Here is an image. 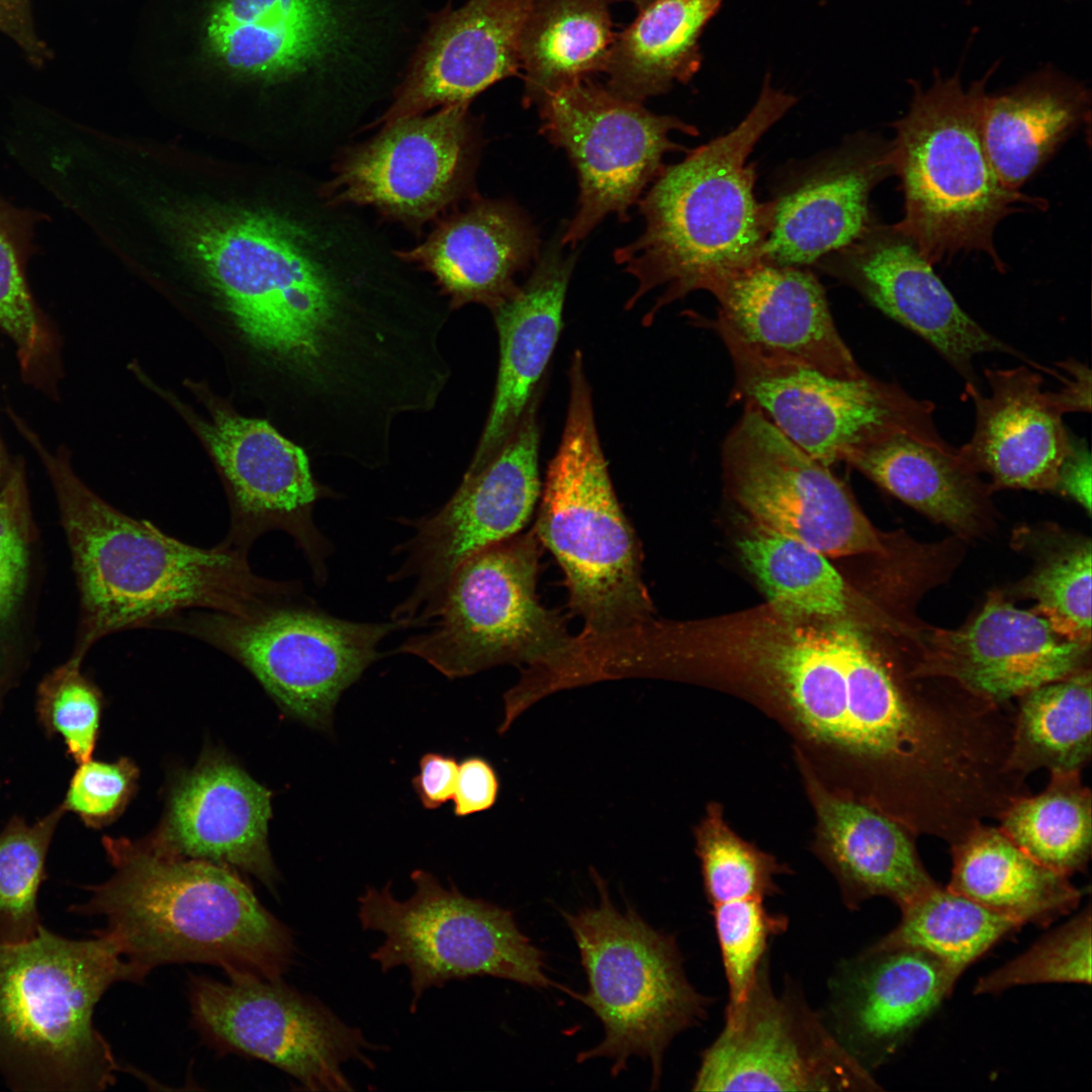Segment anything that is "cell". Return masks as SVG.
<instances>
[{
	"label": "cell",
	"mask_w": 1092,
	"mask_h": 1092,
	"mask_svg": "<svg viewBox=\"0 0 1092 1092\" xmlns=\"http://www.w3.org/2000/svg\"><path fill=\"white\" fill-rule=\"evenodd\" d=\"M139 770L128 758L79 763L61 803L88 827L100 828L120 815L133 792Z\"/></svg>",
	"instance_id": "obj_49"
},
{
	"label": "cell",
	"mask_w": 1092,
	"mask_h": 1092,
	"mask_svg": "<svg viewBox=\"0 0 1092 1092\" xmlns=\"http://www.w3.org/2000/svg\"><path fill=\"white\" fill-rule=\"evenodd\" d=\"M537 395L499 450L479 468L466 470L438 512L411 521L414 534L397 547L402 560L389 577L414 580L391 614L404 629L429 624L456 568L482 548L520 533L532 516L541 493Z\"/></svg>",
	"instance_id": "obj_15"
},
{
	"label": "cell",
	"mask_w": 1092,
	"mask_h": 1092,
	"mask_svg": "<svg viewBox=\"0 0 1092 1092\" xmlns=\"http://www.w3.org/2000/svg\"><path fill=\"white\" fill-rule=\"evenodd\" d=\"M38 535L22 461L0 487V698L14 679L32 603Z\"/></svg>",
	"instance_id": "obj_42"
},
{
	"label": "cell",
	"mask_w": 1092,
	"mask_h": 1092,
	"mask_svg": "<svg viewBox=\"0 0 1092 1092\" xmlns=\"http://www.w3.org/2000/svg\"><path fill=\"white\" fill-rule=\"evenodd\" d=\"M18 431L48 473L71 553L79 594L71 655L84 659L104 637L190 611L247 613L300 586L259 575L245 551L197 547L120 512L79 478L66 448L51 451L26 424Z\"/></svg>",
	"instance_id": "obj_2"
},
{
	"label": "cell",
	"mask_w": 1092,
	"mask_h": 1092,
	"mask_svg": "<svg viewBox=\"0 0 1092 1092\" xmlns=\"http://www.w3.org/2000/svg\"><path fill=\"white\" fill-rule=\"evenodd\" d=\"M40 214L0 197V328L16 348L22 378L50 396L61 376L57 332L28 288L26 263Z\"/></svg>",
	"instance_id": "obj_38"
},
{
	"label": "cell",
	"mask_w": 1092,
	"mask_h": 1092,
	"mask_svg": "<svg viewBox=\"0 0 1092 1092\" xmlns=\"http://www.w3.org/2000/svg\"><path fill=\"white\" fill-rule=\"evenodd\" d=\"M704 290L719 302L713 329L758 354L839 378L867 374L840 337L824 289L811 272L761 260Z\"/></svg>",
	"instance_id": "obj_22"
},
{
	"label": "cell",
	"mask_w": 1092,
	"mask_h": 1092,
	"mask_svg": "<svg viewBox=\"0 0 1092 1092\" xmlns=\"http://www.w3.org/2000/svg\"><path fill=\"white\" fill-rule=\"evenodd\" d=\"M1038 983H1091V914L1088 907L1026 951L978 980L977 994Z\"/></svg>",
	"instance_id": "obj_47"
},
{
	"label": "cell",
	"mask_w": 1092,
	"mask_h": 1092,
	"mask_svg": "<svg viewBox=\"0 0 1092 1092\" xmlns=\"http://www.w3.org/2000/svg\"><path fill=\"white\" fill-rule=\"evenodd\" d=\"M538 105L542 133L564 149L578 175L577 210L560 241L571 248L610 213L629 219V208L665 166V154L685 150L669 139L671 131L698 133L679 118L655 114L590 77L549 93Z\"/></svg>",
	"instance_id": "obj_16"
},
{
	"label": "cell",
	"mask_w": 1092,
	"mask_h": 1092,
	"mask_svg": "<svg viewBox=\"0 0 1092 1092\" xmlns=\"http://www.w3.org/2000/svg\"><path fill=\"white\" fill-rule=\"evenodd\" d=\"M739 549L777 613L828 620L848 615L849 589L822 552L759 525Z\"/></svg>",
	"instance_id": "obj_39"
},
{
	"label": "cell",
	"mask_w": 1092,
	"mask_h": 1092,
	"mask_svg": "<svg viewBox=\"0 0 1092 1092\" xmlns=\"http://www.w3.org/2000/svg\"><path fill=\"white\" fill-rule=\"evenodd\" d=\"M15 461L9 457L5 446L0 438V487L8 480L14 468Z\"/></svg>",
	"instance_id": "obj_55"
},
{
	"label": "cell",
	"mask_w": 1092,
	"mask_h": 1092,
	"mask_svg": "<svg viewBox=\"0 0 1092 1092\" xmlns=\"http://www.w3.org/2000/svg\"><path fill=\"white\" fill-rule=\"evenodd\" d=\"M301 588L247 613L197 610L159 624L215 647L246 667L288 715L330 731L342 694L380 657L378 647L403 629L393 621L335 617Z\"/></svg>",
	"instance_id": "obj_9"
},
{
	"label": "cell",
	"mask_w": 1092,
	"mask_h": 1092,
	"mask_svg": "<svg viewBox=\"0 0 1092 1092\" xmlns=\"http://www.w3.org/2000/svg\"><path fill=\"white\" fill-rule=\"evenodd\" d=\"M0 30L33 58L42 57L43 49L33 32L27 0H0Z\"/></svg>",
	"instance_id": "obj_54"
},
{
	"label": "cell",
	"mask_w": 1092,
	"mask_h": 1092,
	"mask_svg": "<svg viewBox=\"0 0 1092 1092\" xmlns=\"http://www.w3.org/2000/svg\"><path fill=\"white\" fill-rule=\"evenodd\" d=\"M694 1091L880 1089L838 1041L823 1015L787 983L776 992L769 952L745 997L726 1005L724 1025L703 1052Z\"/></svg>",
	"instance_id": "obj_14"
},
{
	"label": "cell",
	"mask_w": 1092,
	"mask_h": 1092,
	"mask_svg": "<svg viewBox=\"0 0 1092 1092\" xmlns=\"http://www.w3.org/2000/svg\"><path fill=\"white\" fill-rule=\"evenodd\" d=\"M611 1H613V0H611ZM619 1H630V2L634 3L635 5H637L640 8V7L646 5L647 3H649V2H651L653 0H619Z\"/></svg>",
	"instance_id": "obj_56"
},
{
	"label": "cell",
	"mask_w": 1092,
	"mask_h": 1092,
	"mask_svg": "<svg viewBox=\"0 0 1092 1092\" xmlns=\"http://www.w3.org/2000/svg\"><path fill=\"white\" fill-rule=\"evenodd\" d=\"M846 463L903 503L962 537H979L993 514V489L954 450L905 433L863 448Z\"/></svg>",
	"instance_id": "obj_33"
},
{
	"label": "cell",
	"mask_w": 1092,
	"mask_h": 1092,
	"mask_svg": "<svg viewBox=\"0 0 1092 1092\" xmlns=\"http://www.w3.org/2000/svg\"><path fill=\"white\" fill-rule=\"evenodd\" d=\"M158 219L310 425L352 422L405 370L417 343L410 314L391 292L330 268L294 220L190 201L160 207Z\"/></svg>",
	"instance_id": "obj_1"
},
{
	"label": "cell",
	"mask_w": 1092,
	"mask_h": 1092,
	"mask_svg": "<svg viewBox=\"0 0 1092 1092\" xmlns=\"http://www.w3.org/2000/svg\"><path fill=\"white\" fill-rule=\"evenodd\" d=\"M200 395L207 418L185 407L181 412L207 448L226 491L231 518L221 542L249 553L262 535L283 531L304 555L314 581L324 584L332 545L313 510L326 494L305 450L268 421L240 415L209 392Z\"/></svg>",
	"instance_id": "obj_18"
},
{
	"label": "cell",
	"mask_w": 1092,
	"mask_h": 1092,
	"mask_svg": "<svg viewBox=\"0 0 1092 1092\" xmlns=\"http://www.w3.org/2000/svg\"><path fill=\"white\" fill-rule=\"evenodd\" d=\"M986 80L965 89L959 76L913 86L909 110L892 126L893 175L901 182L904 214L895 225L933 265L960 253L987 255L1006 268L994 244L999 222L1048 201L1007 189L984 149L980 118Z\"/></svg>",
	"instance_id": "obj_7"
},
{
	"label": "cell",
	"mask_w": 1092,
	"mask_h": 1092,
	"mask_svg": "<svg viewBox=\"0 0 1092 1092\" xmlns=\"http://www.w3.org/2000/svg\"><path fill=\"white\" fill-rule=\"evenodd\" d=\"M1091 464V454L1085 441L1071 434V448L1060 466L1055 491L1069 496L1089 514Z\"/></svg>",
	"instance_id": "obj_52"
},
{
	"label": "cell",
	"mask_w": 1092,
	"mask_h": 1092,
	"mask_svg": "<svg viewBox=\"0 0 1092 1092\" xmlns=\"http://www.w3.org/2000/svg\"><path fill=\"white\" fill-rule=\"evenodd\" d=\"M576 256L549 247L522 286L491 310L499 362L490 410L467 470L485 464L517 428L536 396L538 383L562 329V312Z\"/></svg>",
	"instance_id": "obj_28"
},
{
	"label": "cell",
	"mask_w": 1092,
	"mask_h": 1092,
	"mask_svg": "<svg viewBox=\"0 0 1092 1092\" xmlns=\"http://www.w3.org/2000/svg\"><path fill=\"white\" fill-rule=\"evenodd\" d=\"M84 659L70 655L47 673L36 690L35 712L49 737L63 739L77 763L91 758L99 734L102 695L81 670Z\"/></svg>",
	"instance_id": "obj_46"
},
{
	"label": "cell",
	"mask_w": 1092,
	"mask_h": 1092,
	"mask_svg": "<svg viewBox=\"0 0 1092 1092\" xmlns=\"http://www.w3.org/2000/svg\"><path fill=\"white\" fill-rule=\"evenodd\" d=\"M901 912L897 926L871 946L921 949L942 962L958 978L997 941L1020 927L938 884Z\"/></svg>",
	"instance_id": "obj_41"
},
{
	"label": "cell",
	"mask_w": 1092,
	"mask_h": 1092,
	"mask_svg": "<svg viewBox=\"0 0 1092 1092\" xmlns=\"http://www.w3.org/2000/svg\"><path fill=\"white\" fill-rule=\"evenodd\" d=\"M535 0H468L431 14L381 121L469 103L520 74L521 31Z\"/></svg>",
	"instance_id": "obj_23"
},
{
	"label": "cell",
	"mask_w": 1092,
	"mask_h": 1092,
	"mask_svg": "<svg viewBox=\"0 0 1092 1092\" xmlns=\"http://www.w3.org/2000/svg\"><path fill=\"white\" fill-rule=\"evenodd\" d=\"M271 793L240 767L215 757L174 790L156 848L180 857L237 868L270 889L277 871L268 848Z\"/></svg>",
	"instance_id": "obj_27"
},
{
	"label": "cell",
	"mask_w": 1092,
	"mask_h": 1092,
	"mask_svg": "<svg viewBox=\"0 0 1092 1092\" xmlns=\"http://www.w3.org/2000/svg\"><path fill=\"white\" fill-rule=\"evenodd\" d=\"M1066 373L1058 371V378L1063 386L1057 391H1052L1054 399L1062 413H1090L1091 412V372L1083 363L1075 359H1067L1058 364Z\"/></svg>",
	"instance_id": "obj_53"
},
{
	"label": "cell",
	"mask_w": 1092,
	"mask_h": 1092,
	"mask_svg": "<svg viewBox=\"0 0 1092 1092\" xmlns=\"http://www.w3.org/2000/svg\"><path fill=\"white\" fill-rule=\"evenodd\" d=\"M725 0H653L616 34L605 72L614 94L642 103L701 66L699 39Z\"/></svg>",
	"instance_id": "obj_35"
},
{
	"label": "cell",
	"mask_w": 1092,
	"mask_h": 1092,
	"mask_svg": "<svg viewBox=\"0 0 1092 1092\" xmlns=\"http://www.w3.org/2000/svg\"><path fill=\"white\" fill-rule=\"evenodd\" d=\"M715 932L728 986V1003L749 990L769 940L787 930L789 920L769 912L761 899H741L712 906Z\"/></svg>",
	"instance_id": "obj_48"
},
{
	"label": "cell",
	"mask_w": 1092,
	"mask_h": 1092,
	"mask_svg": "<svg viewBox=\"0 0 1092 1092\" xmlns=\"http://www.w3.org/2000/svg\"><path fill=\"white\" fill-rule=\"evenodd\" d=\"M468 105L385 124L341 164L329 186L333 199L373 205L411 222L436 216L469 181L475 146Z\"/></svg>",
	"instance_id": "obj_20"
},
{
	"label": "cell",
	"mask_w": 1092,
	"mask_h": 1092,
	"mask_svg": "<svg viewBox=\"0 0 1092 1092\" xmlns=\"http://www.w3.org/2000/svg\"><path fill=\"white\" fill-rule=\"evenodd\" d=\"M415 891L396 899L391 883L367 887L358 897L357 916L366 931L383 934L371 953L381 972L404 967L410 973L411 1012L426 991L454 980L491 976L533 988H559L546 976L541 949L519 929L509 910L471 898L431 873L411 874Z\"/></svg>",
	"instance_id": "obj_11"
},
{
	"label": "cell",
	"mask_w": 1092,
	"mask_h": 1092,
	"mask_svg": "<svg viewBox=\"0 0 1092 1092\" xmlns=\"http://www.w3.org/2000/svg\"><path fill=\"white\" fill-rule=\"evenodd\" d=\"M1040 549L1016 594L1035 601L1032 612L1064 638L1091 644V541L1058 533Z\"/></svg>",
	"instance_id": "obj_43"
},
{
	"label": "cell",
	"mask_w": 1092,
	"mask_h": 1092,
	"mask_svg": "<svg viewBox=\"0 0 1092 1092\" xmlns=\"http://www.w3.org/2000/svg\"><path fill=\"white\" fill-rule=\"evenodd\" d=\"M540 555L533 529L475 552L452 574L427 630L394 652L417 656L453 679L503 664L523 667L520 682L543 675L566 655L573 637L538 599Z\"/></svg>",
	"instance_id": "obj_10"
},
{
	"label": "cell",
	"mask_w": 1092,
	"mask_h": 1092,
	"mask_svg": "<svg viewBox=\"0 0 1092 1092\" xmlns=\"http://www.w3.org/2000/svg\"><path fill=\"white\" fill-rule=\"evenodd\" d=\"M697 853L711 906L741 899L763 900L779 892L774 876L780 867L733 833L718 810H710L697 829Z\"/></svg>",
	"instance_id": "obj_45"
},
{
	"label": "cell",
	"mask_w": 1092,
	"mask_h": 1092,
	"mask_svg": "<svg viewBox=\"0 0 1092 1092\" xmlns=\"http://www.w3.org/2000/svg\"><path fill=\"white\" fill-rule=\"evenodd\" d=\"M457 772L458 762L452 755L427 752L421 757L412 786L424 808L438 809L453 798Z\"/></svg>",
	"instance_id": "obj_51"
},
{
	"label": "cell",
	"mask_w": 1092,
	"mask_h": 1092,
	"mask_svg": "<svg viewBox=\"0 0 1092 1092\" xmlns=\"http://www.w3.org/2000/svg\"><path fill=\"white\" fill-rule=\"evenodd\" d=\"M816 796L826 853L848 909L885 897L901 910L937 885L904 825L863 801Z\"/></svg>",
	"instance_id": "obj_31"
},
{
	"label": "cell",
	"mask_w": 1092,
	"mask_h": 1092,
	"mask_svg": "<svg viewBox=\"0 0 1092 1092\" xmlns=\"http://www.w3.org/2000/svg\"><path fill=\"white\" fill-rule=\"evenodd\" d=\"M1082 772H1051L1045 789L1014 799L999 828L1039 863L1070 877L1091 856L1092 799Z\"/></svg>",
	"instance_id": "obj_40"
},
{
	"label": "cell",
	"mask_w": 1092,
	"mask_h": 1092,
	"mask_svg": "<svg viewBox=\"0 0 1092 1092\" xmlns=\"http://www.w3.org/2000/svg\"><path fill=\"white\" fill-rule=\"evenodd\" d=\"M891 142L862 135L770 202L762 260L801 267L857 241L875 223L870 195L893 175Z\"/></svg>",
	"instance_id": "obj_26"
},
{
	"label": "cell",
	"mask_w": 1092,
	"mask_h": 1092,
	"mask_svg": "<svg viewBox=\"0 0 1092 1092\" xmlns=\"http://www.w3.org/2000/svg\"><path fill=\"white\" fill-rule=\"evenodd\" d=\"M538 248L535 228L516 205L478 201L403 257L435 277L453 308L475 302L492 309L518 288L514 277Z\"/></svg>",
	"instance_id": "obj_29"
},
{
	"label": "cell",
	"mask_w": 1092,
	"mask_h": 1092,
	"mask_svg": "<svg viewBox=\"0 0 1092 1092\" xmlns=\"http://www.w3.org/2000/svg\"><path fill=\"white\" fill-rule=\"evenodd\" d=\"M102 842L115 873L88 887L90 898L71 911L103 916L102 930L146 976L182 963L269 980L289 970L292 931L231 868L172 855L150 842Z\"/></svg>",
	"instance_id": "obj_3"
},
{
	"label": "cell",
	"mask_w": 1092,
	"mask_h": 1092,
	"mask_svg": "<svg viewBox=\"0 0 1092 1092\" xmlns=\"http://www.w3.org/2000/svg\"><path fill=\"white\" fill-rule=\"evenodd\" d=\"M1091 691L1086 667L1018 697L1008 768L1023 779L1038 769L1082 772L1092 754Z\"/></svg>",
	"instance_id": "obj_37"
},
{
	"label": "cell",
	"mask_w": 1092,
	"mask_h": 1092,
	"mask_svg": "<svg viewBox=\"0 0 1092 1092\" xmlns=\"http://www.w3.org/2000/svg\"><path fill=\"white\" fill-rule=\"evenodd\" d=\"M71 939L40 927L31 939L0 944V1075L15 1091H102L117 1064L93 1024L95 1006L116 982L146 975L102 929Z\"/></svg>",
	"instance_id": "obj_5"
},
{
	"label": "cell",
	"mask_w": 1092,
	"mask_h": 1092,
	"mask_svg": "<svg viewBox=\"0 0 1092 1092\" xmlns=\"http://www.w3.org/2000/svg\"><path fill=\"white\" fill-rule=\"evenodd\" d=\"M568 378L563 433L533 530L562 569L569 606L584 624L579 636L609 638L651 622L654 609L640 541L610 478L578 350Z\"/></svg>",
	"instance_id": "obj_6"
},
{
	"label": "cell",
	"mask_w": 1092,
	"mask_h": 1092,
	"mask_svg": "<svg viewBox=\"0 0 1092 1092\" xmlns=\"http://www.w3.org/2000/svg\"><path fill=\"white\" fill-rule=\"evenodd\" d=\"M989 393L966 386L976 422L969 442L957 448L960 459L990 478L994 490L1055 491L1060 466L1070 451L1071 434L1042 377L1022 365L985 369Z\"/></svg>",
	"instance_id": "obj_25"
},
{
	"label": "cell",
	"mask_w": 1092,
	"mask_h": 1092,
	"mask_svg": "<svg viewBox=\"0 0 1092 1092\" xmlns=\"http://www.w3.org/2000/svg\"><path fill=\"white\" fill-rule=\"evenodd\" d=\"M958 979L921 949L870 946L838 965L822 1015L842 1046L869 1070L938 1007Z\"/></svg>",
	"instance_id": "obj_24"
},
{
	"label": "cell",
	"mask_w": 1092,
	"mask_h": 1092,
	"mask_svg": "<svg viewBox=\"0 0 1092 1092\" xmlns=\"http://www.w3.org/2000/svg\"><path fill=\"white\" fill-rule=\"evenodd\" d=\"M220 982L192 976L188 994L194 1026L219 1053L265 1061L308 1091H352L349 1062L368 1069L381 1050L326 1004L285 984L253 975Z\"/></svg>",
	"instance_id": "obj_13"
},
{
	"label": "cell",
	"mask_w": 1092,
	"mask_h": 1092,
	"mask_svg": "<svg viewBox=\"0 0 1092 1092\" xmlns=\"http://www.w3.org/2000/svg\"><path fill=\"white\" fill-rule=\"evenodd\" d=\"M734 369L732 398L759 410L785 436L830 467L863 448L905 433L945 450L934 404L897 383L868 373L839 378L798 363L768 358L725 331L715 330Z\"/></svg>",
	"instance_id": "obj_12"
},
{
	"label": "cell",
	"mask_w": 1092,
	"mask_h": 1092,
	"mask_svg": "<svg viewBox=\"0 0 1092 1092\" xmlns=\"http://www.w3.org/2000/svg\"><path fill=\"white\" fill-rule=\"evenodd\" d=\"M611 0H535L519 44L525 106L605 72L615 40Z\"/></svg>",
	"instance_id": "obj_36"
},
{
	"label": "cell",
	"mask_w": 1092,
	"mask_h": 1092,
	"mask_svg": "<svg viewBox=\"0 0 1092 1092\" xmlns=\"http://www.w3.org/2000/svg\"><path fill=\"white\" fill-rule=\"evenodd\" d=\"M599 902L562 912L579 949L588 991L572 997L601 1020L605 1037L578 1054L582 1063L612 1060L617 1076L631 1056L650 1060L651 1089H657L666 1049L682 1031L707 1017L711 999L690 983L675 938L649 925L627 906L612 902L606 882L593 870Z\"/></svg>",
	"instance_id": "obj_8"
},
{
	"label": "cell",
	"mask_w": 1092,
	"mask_h": 1092,
	"mask_svg": "<svg viewBox=\"0 0 1092 1092\" xmlns=\"http://www.w3.org/2000/svg\"><path fill=\"white\" fill-rule=\"evenodd\" d=\"M744 404L724 440L722 461L733 495L756 525L826 556L886 554L882 537L829 467Z\"/></svg>",
	"instance_id": "obj_17"
},
{
	"label": "cell",
	"mask_w": 1092,
	"mask_h": 1092,
	"mask_svg": "<svg viewBox=\"0 0 1092 1092\" xmlns=\"http://www.w3.org/2000/svg\"><path fill=\"white\" fill-rule=\"evenodd\" d=\"M1081 85L1040 74L998 95L984 96L980 127L988 160L1009 190L1038 172L1090 115Z\"/></svg>",
	"instance_id": "obj_32"
},
{
	"label": "cell",
	"mask_w": 1092,
	"mask_h": 1092,
	"mask_svg": "<svg viewBox=\"0 0 1092 1092\" xmlns=\"http://www.w3.org/2000/svg\"><path fill=\"white\" fill-rule=\"evenodd\" d=\"M500 781L494 766L479 755L467 756L458 764L453 794L454 815L466 817L491 809L498 798Z\"/></svg>",
	"instance_id": "obj_50"
},
{
	"label": "cell",
	"mask_w": 1092,
	"mask_h": 1092,
	"mask_svg": "<svg viewBox=\"0 0 1092 1092\" xmlns=\"http://www.w3.org/2000/svg\"><path fill=\"white\" fill-rule=\"evenodd\" d=\"M950 852L946 887L1020 926H1045L1080 902L1068 876L1036 861L998 826H976Z\"/></svg>",
	"instance_id": "obj_34"
},
{
	"label": "cell",
	"mask_w": 1092,
	"mask_h": 1092,
	"mask_svg": "<svg viewBox=\"0 0 1092 1092\" xmlns=\"http://www.w3.org/2000/svg\"><path fill=\"white\" fill-rule=\"evenodd\" d=\"M915 630L918 652L907 672L950 680L966 691L1006 704L1026 692L1090 667L1091 644L1068 640L1034 612L1016 608L992 590L981 610L960 628Z\"/></svg>",
	"instance_id": "obj_19"
},
{
	"label": "cell",
	"mask_w": 1092,
	"mask_h": 1092,
	"mask_svg": "<svg viewBox=\"0 0 1092 1092\" xmlns=\"http://www.w3.org/2000/svg\"><path fill=\"white\" fill-rule=\"evenodd\" d=\"M822 266L873 306L927 342L966 381L980 387L974 358L1000 352L1028 359L993 336L958 303L915 243L876 222Z\"/></svg>",
	"instance_id": "obj_21"
},
{
	"label": "cell",
	"mask_w": 1092,
	"mask_h": 1092,
	"mask_svg": "<svg viewBox=\"0 0 1092 1092\" xmlns=\"http://www.w3.org/2000/svg\"><path fill=\"white\" fill-rule=\"evenodd\" d=\"M795 102V96L772 88L767 76L735 128L664 166L639 199L644 230L616 249L614 259L638 283L627 307L664 287L645 324L661 306L762 260L771 205L756 200L755 169L747 159Z\"/></svg>",
	"instance_id": "obj_4"
},
{
	"label": "cell",
	"mask_w": 1092,
	"mask_h": 1092,
	"mask_svg": "<svg viewBox=\"0 0 1092 1092\" xmlns=\"http://www.w3.org/2000/svg\"><path fill=\"white\" fill-rule=\"evenodd\" d=\"M65 813L60 804L33 824L13 816L0 832V944L27 941L42 926L37 896L47 879L49 848Z\"/></svg>",
	"instance_id": "obj_44"
},
{
	"label": "cell",
	"mask_w": 1092,
	"mask_h": 1092,
	"mask_svg": "<svg viewBox=\"0 0 1092 1092\" xmlns=\"http://www.w3.org/2000/svg\"><path fill=\"white\" fill-rule=\"evenodd\" d=\"M833 621L776 612L753 624L738 647L811 736L846 750V681Z\"/></svg>",
	"instance_id": "obj_30"
}]
</instances>
